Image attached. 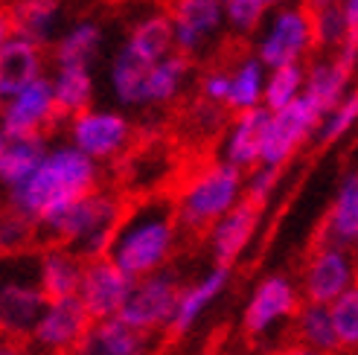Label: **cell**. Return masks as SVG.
<instances>
[{"instance_id":"1","label":"cell","mask_w":358,"mask_h":355,"mask_svg":"<svg viewBox=\"0 0 358 355\" xmlns=\"http://www.w3.org/2000/svg\"><path fill=\"white\" fill-rule=\"evenodd\" d=\"M102 187V166L70 146L64 137L50 143V152L29 175V181L6 192V210L29 219L35 227H44L59 219L87 192Z\"/></svg>"},{"instance_id":"2","label":"cell","mask_w":358,"mask_h":355,"mask_svg":"<svg viewBox=\"0 0 358 355\" xmlns=\"http://www.w3.org/2000/svg\"><path fill=\"white\" fill-rule=\"evenodd\" d=\"M181 219H178L172 192H149L129 201V210L117 227L108 256L131 280L166 271L181 242Z\"/></svg>"},{"instance_id":"3","label":"cell","mask_w":358,"mask_h":355,"mask_svg":"<svg viewBox=\"0 0 358 355\" xmlns=\"http://www.w3.org/2000/svg\"><path fill=\"white\" fill-rule=\"evenodd\" d=\"M129 210V198L111 187H99L67 207L59 219H52L38 230V242L44 245H64L85 262L108 256L117 227Z\"/></svg>"},{"instance_id":"4","label":"cell","mask_w":358,"mask_h":355,"mask_svg":"<svg viewBox=\"0 0 358 355\" xmlns=\"http://www.w3.org/2000/svg\"><path fill=\"white\" fill-rule=\"evenodd\" d=\"M172 198L184 233H207L219 219L245 201V172L213 157L181 178Z\"/></svg>"},{"instance_id":"5","label":"cell","mask_w":358,"mask_h":355,"mask_svg":"<svg viewBox=\"0 0 358 355\" xmlns=\"http://www.w3.org/2000/svg\"><path fill=\"white\" fill-rule=\"evenodd\" d=\"M317 52L315 38V21L312 12L294 0L268 12L262 29L254 38V56L268 67H292V64H309Z\"/></svg>"},{"instance_id":"6","label":"cell","mask_w":358,"mask_h":355,"mask_svg":"<svg viewBox=\"0 0 358 355\" xmlns=\"http://www.w3.org/2000/svg\"><path fill=\"white\" fill-rule=\"evenodd\" d=\"M303 309V294L297 277L292 274H265L250 289L242 309V332L248 341H271L285 326L292 329L297 312Z\"/></svg>"},{"instance_id":"7","label":"cell","mask_w":358,"mask_h":355,"mask_svg":"<svg viewBox=\"0 0 358 355\" xmlns=\"http://www.w3.org/2000/svg\"><path fill=\"white\" fill-rule=\"evenodd\" d=\"M62 131L70 146H76L99 166L125 157L137 140V126L129 114L117 108H99V105L70 117Z\"/></svg>"},{"instance_id":"8","label":"cell","mask_w":358,"mask_h":355,"mask_svg":"<svg viewBox=\"0 0 358 355\" xmlns=\"http://www.w3.org/2000/svg\"><path fill=\"white\" fill-rule=\"evenodd\" d=\"M358 282V256L350 247L315 242L297 271L303 303L332 306Z\"/></svg>"},{"instance_id":"9","label":"cell","mask_w":358,"mask_h":355,"mask_svg":"<svg viewBox=\"0 0 358 355\" xmlns=\"http://www.w3.org/2000/svg\"><path fill=\"white\" fill-rule=\"evenodd\" d=\"M181 280H178L175 271H157L152 277L134 280V289L129 303L122 309V321L146 332V335H160L169 332L175 312H178V300H181Z\"/></svg>"},{"instance_id":"10","label":"cell","mask_w":358,"mask_h":355,"mask_svg":"<svg viewBox=\"0 0 358 355\" xmlns=\"http://www.w3.org/2000/svg\"><path fill=\"white\" fill-rule=\"evenodd\" d=\"M320 122H324V111L306 96L289 105V108L271 114L265 143H262V164L274 169H285V164H292L303 146L317 140Z\"/></svg>"},{"instance_id":"11","label":"cell","mask_w":358,"mask_h":355,"mask_svg":"<svg viewBox=\"0 0 358 355\" xmlns=\"http://www.w3.org/2000/svg\"><path fill=\"white\" fill-rule=\"evenodd\" d=\"M64 126V117L59 111L52 79L44 76L35 85L24 87L21 94L3 102L0 114V137H29V134H52Z\"/></svg>"},{"instance_id":"12","label":"cell","mask_w":358,"mask_h":355,"mask_svg":"<svg viewBox=\"0 0 358 355\" xmlns=\"http://www.w3.org/2000/svg\"><path fill=\"white\" fill-rule=\"evenodd\" d=\"M91 326L94 321L79 303V297L50 300L27 344L38 355H73Z\"/></svg>"},{"instance_id":"13","label":"cell","mask_w":358,"mask_h":355,"mask_svg":"<svg viewBox=\"0 0 358 355\" xmlns=\"http://www.w3.org/2000/svg\"><path fill=\"white\" fill-rule=\"evenodd\" d=\"M134 280L125 274L111 256H99L85 262L82 286H79V303L91 314V321H111L120 317L125 303L131 297Z\"/></svg>"},{"instance_id":"14","label":"cell","mask_w":358,"mask_h":355,"mask_svg":"<svg viewBox=\"0 0 358 355\" xmlns=\"http://www.w3.org/2000/svg\"><path fill=\"white\" fill-rule=\"evenodd\" d=\"M47 303L50 300L35 277V259L27 274H6L3 289H0V329H3L6 341H29Z\"/></svg>"},{"instance_id":"15","label":"cell","mask_w":358,"mask_h":355,"mask_svg":"<svg viewBox=\"0 0 358 355\" xmlns=\"http://www.w3.org/2000/svg\"><path fill=\"white\" fill-rule=\"evenodd\" d=\"M166 12L175 27V52L195 59L224 29L222 0H169Z\"/></svg>"},{"instance_id":"16","label":"cell","mask_w":358,"mask_h":355,"mask_svg":"<svg viewBox=\"0 0 358 355\" xmlns=\"http://www.w3.org/2000/svg\"><path fill=\"white\" fill-rule=\"evenodd\" d=\"M271 122V111L254 108L242 114H230L224 131L216 140V157L230 166H236L239 172H250L262 164V143L265 131Z\"/></svg>"},{"instance_id":"17","label":"cell","mask_w":358,"mask_h":355,"mask_svg":"<svg viewBox=\"0 0 358 355\" xmlns=\"http://www.w3.org/2000/svg\"><path fill=\"white\" fill-rule=\"evenodd\" d=\"M262 222V210L254 207L250 201H242L239 207H234L224 219H219L213 224L204 239H207V254L213 259V265H222L230 268L236 259H242V254L254 242L257 230Z\"/></svg>"},{"instance_id":"18","label":"cell","mask_w":358,"mask_h":355,"mask_svg":"<svg viewBox=\"0 0 358 355\" xmlns=\"http://www.w3.org/2000/svg\"><path fill=\"white\" fill-rule=\"evenodd\" d=\"M62 17V0H6L3 35H15L35 47L56 44V29Z\"/></svg>"},{"instance_id":"19","label":"cell","mask_w":358,"mask_h":355,"mask_svg":"<svg viewBox=\"0 0 358 355\" xmlns=\"http://www.w3.org/2000/svg\"><path fill=\"white\" fill-rule=\"evenodd\" d=\"M44 47H35L24 38H15V35H3L0 38V96H3V102L44 79Z\"/></svg>"},{"instance_id":"20","label":"cell","mask_w":358,"mask_h":355,"mask_svg":"<svg viewBox=\"0 0 358 355\" xmlns=\"http://www.w3.org/2000/svg\"><path fill=\"white\" fill-rule=\"evenodd\" d=\"M315 242H327V245L355 251V245H358V169H347L341 175Z\"/></svg>"},{"instance_id":"21","label":"cell","mask_w":358,"mask_h":355,"mask_svg":"<svg viewBox=\"0 0 358 355\" xmlns=\"http://www.w3.org/2000/svg\"><path fill=\"white\" fill-rule=\"evenodd\" d=\"M85 274V259L64 245H44L35 254V277L47 300L76 297Z\"/></svg>"},{"instance_id":"22","label":"cell","mask_w":358,"mask_h":355,"mask_svg":"<svg viewBox=\"0 0 358 355\" xmlns=\"http://www.w3.org/2000/svg\"><path fill=\"white\" fill-rule=\"evenodd\" d=\"M355 70L344 64L335 52H317L306 64V99H312L324 117L352 94Z\"/></svg>"},{"instance_id":"23","label":"cell","mask_w":358,"mask_h":355,"mask_svg":"<svg viewBox=\"0 0 358 355\" xmlns=\"http://www.w3.org/2000/svg\"><path fill=\"white\" fill-rule=\"evenodd\" d=\"M149 73H152V64L146 59H140L129 44H122L111 56L108 87L114 102L122 111L149 108Z\"/></svg>"},{"instance_id":"24","label":"cell","mask_w":358,"mask_h":355,"mask_svg":"<svg viewBox=\"0 0 358 355\" xmlns=\"http://www.w3.org/2000/svg\"><path fill=\"white\" fill-rule=\"evenodd\" d=\"M155 335L129 326L122 317L96 321L73 355H152Z\"/></svg>"},{"instance_id":"25","label":"cell","mask_w":358,"mask_h":355,"mask_svg":"<svg viewBox=\"0 0 358 355\" xmlns=\"http://www.w3.org/2000/svg\"><path fill=\"white\" fill-rule=\"evenodd\" d=\"M227 282H230V268H222V265H213L210 271L187 282L181 289V300H178V312L169 335H187L204 317V312L224 294Z\"/></svg>"},{"instance_id":"26","label":"cell","mask_w":358,"mask_h":355,"mask_svg":"<svg viewBox=\"0 0 358 355\" xmlns=\"http://www.w3.org/2000/svg\"><path fill=\"white\" fill-rule=\"evenodd\" d=\"M47 152H50L47 134L0 137V181H3L6 192L29 181V175L38 169Z\"/></svg>"},{"instance_id":"27","label":"cell","mask_w":358,"mask_h":355,"mask_svg":"<svg viewBox=\"0 0 358 355\" xmlns=\"http://www.w3.org/2000/svg\"><path fill=\"white\" fill-rule=\"evenodd\" d=\"M125 44H129L140 59H146L149 64L164 61L166 56L175 52V27L166 9H155L149 15L137 17L131 24L129 35H125Z\"/></svg>"},{"instance_id":"28","label":"cell","mask_w":358,"mask_h":355,"mask_svg":"<svg viewBox=\"0 0 358 355\" xmlns=\"http://www.w3.org/2000/svg\"><path fill=\"white\" fill-rule=\"evenodd\" d=\"M105 32L96 21H79L67 27L50 47L52 67H91L99 59Z\"/></svg>"},{"instance_id":"29","label":"cell","mask_w":358,"mask_h":355,"mask_svg":"<svg viewBox=\"0 0 358 355\" xmlns=\"http://www.w3.org/2000/svg\"><path fill=\"white\" fill-rule=\"evenodd\" d=\"M292 341L309 349H317V352H327V355H344L329 306L303 303V309L297 312L292 324Z\"/></svg>"},{"instance_id":"30","label":"cell","mask_w":358,"mask_h":355,"mask_svg":"<svg viewBox=\"0 0 358 355\" xmlns=\"http://www.w3.org/2000/svg\"><path fill=\"white\" fill-rule=\"evenodd\" d=\"M230 76H234V91H230V114H242V111H254L265 105V82H268V67L248 52L239 56L230 64Z\"/></svg>"},{"instance_id":"31","label":"cell","mask_w":358,"mask_h":355,"mask_svg":"<svg viewBox=\"0 0 358 355\" xmlns=\"http://www.w3.org/2000/svg\"><path fill=\"white\" fill-rule=\"evenodd\" d=\"M52 91H56L59 111L64 122L87 108H94V73L91 67H52Z\"/></svg>"},{"instance_id":"32","label":"cell","mask_w":358,"mask_h":355,"mask_svg":"<svg viewBox=\"0 0 358 355\" xmlns=\"http://www.w3.org/2000/svg\"><path fill=\"white\" fill-rule=\"evenodd\" d=\"M192 76V59L172 52L164 61L152 64L149 73V108H166L175 99H181L184 87Z\"/></svg>"},{"instance_id":"33","label":"cell","mask_w":358,"mask_h":355,"mask_svg":"<svg viewBox=\"0 0 358 355\" xmlns=\"http://www.w3.org/2000/svg\"><path fill=\"white\" fill-rule=\"evenodd\" d=\"M303 96H306V64H292V67L268 70L265 108L271 114L289 108V105H294Z\"/></svg>"},{"instance_id":"34","label":"cell","mask_w":358,"mask_h":355,"mask_svg":"<svg viewBox=\"0 0 358 355\" xmlns=\"http://www.w3.org/2000/svg\"><path fill=\"white\" fill-rule=\"evenodd\" d=\"M224 12V29L234 38H257L268 17V3L265 0H222Z\"/></svg>"},{"instance_id":"35","label":"cell","mask_w":358,"mask_h":355,"mask_svg":"<svg viewBox=\"0 0 358 355\" xmlns=\"http://www.w3.org/2000/svg\"><path fill=\"white\" fill-rule=\"evenodd\" d=\"M332 321H335V332L338 341H341V352L344 355H358V282L329 306Z\"/></svg>"},{"instance_id":"36","label":"cell","mask_w":358,"mask_h":355,"mask_svg":"<svg viewBox=\"0 0 358 355\" xmlns=\"http://www.w3.org/2000/svg\"><path fill=\"white\" fill-rule=\"evenodd\" d=\"M355 129H358V87L324 117V122H320V131H317V143L332 146V143L344 140Z\"/></svg>"},{"instance_id":"37","label":"cell","mask_w":358,"mask_h":355,"mask_svg":"<svg viewBox=\"0 0 358 355\" xmlns=\"http://www.w3.org/2000/svg\"><path fill=\"white\" fill-rule=\"evenodd\" d=\"M32 245H41L38 227H35L29 219L6 210L3 222H0V247H3V254L6 256H24Z\"/></svg>"},{"instance_id":"38","label":"cell","mask_w":358,"mask_h":355,"mask_svg":"<svg viewBox=\"0 0 358 355\" xmlns=\"http://www.w3.org/2000/svg\"><path fill=\"white\" fill-rule=\"evenodd\" d=\"M312 21H315V38H317V52H335L347 38H350V24H347V15L344 6H335V9H324V12H312Z\"/></svg>"},{"instance_id":"39","label":"cell","mask_w":358,"mask_h":355,"mask_svg":"<svg viewBox=\"0 0 358 355\" xmlns=\"http://www.w3.org/2000/svg\"><path fill=\"white\" fill-rule=\"evenodd\" d=\"M280 175H282V169L265 166V164H259L257 169L245 172V201H250L254 207L265 210L268 201L274 198L277 187H280Z\"/></svg>"},{"instance_id":"40","label":"cell","mask_w":358,"mask_h":355,"mask_svg":"<svg viewBox=\"0 0 358 355\" xmlns=\"http://www.w3.org/2000/svg\"><path fill=\"white\" fill-rule=\"evenodd\" d=\"M230 91H234L230 67H210L207 73H201V79H199V99L207 102V105H216V108L227 111Z\"/></svg>"},{"instance_id":"41","label":"cell","mask_w":358,"mask_h":355,"mask_svg":"<svg viewBox=\"0 0 358 355\" xmlns=\"http://www.w3.org/2000/svg\"><path fill=\"white\" fill-rule=\"evenodd\" d=\"M271 355H327V352H317V349H309V347H303V344L289 341V344H280Z\"/></svg>"},{"instance_id":"42","label":"cell","mask_w":358,"mask_h":355,"mask_svg":"<svg viewBox=\"0 0 358 355\" xmlns=\"http://www.w3.org/2000/svg\"><path fill=\"white\" fill-rule=\"evenodd\" d=\"M0 355H38L27 341H6L0 347Z\"/></svg>"},{"instance_id":"43","label":"cell","mask_w":358,"mask_h":355,"mask_svg":"<svg viewBox=\"0 0 358 355\" xmlns=\"http://www.w3.org/2000/svg\"><path fill=\"white\" fill-rule=\"evenodd\" d=\"M309 12H324V9H335V6H344V0H300Z\"/></svg>"},{"instance_id":"44","label":"cell","mask_w":358,"mask_h":355,"mask_svg":"<svg viewBox=\"0 0 358 355\" xmlns=\"http://www.w3.org/2000/svg\"><path fill=\"white\" fill-rule=\"evenodd\" d=\"M344 15L352 32H358V0H344Z\"/></svg>"},{"instance_id":"45","label":"cell","mask_w":358,"mask_h":355,"mask_svg":"<svg viewBox=\"0 0 358 355\" xmlns=\"http://www.w3.org/2000/svg\"><path fill=\"white\" fill-rule=\"evenodd\" d=\"M268 9H277V6H285V3H294V0H265Z\"/></svg>"},{"instance_id":"46","label":"cell","mask_w":358,"mask_h":355,"mask_svg":"<svg viewBox=\"0 0 358 355\" xmlns=\"http://www.w3.org/2000/svg\"><path fill=\"white\" fill-rule=\"evenodd\" d=\"M224 355H242V352H224Z\"/></svg>"},{"instance_id":"47","label":"cell","mask_w":358,"mask_h":355,"mask_svg":"<svg viewBox=\"0 0 358 355\" xmlns=\"http://www.w3.org/2000/svg\"><path fill=\"white\" fill-rule=\"evenodd\" d=\"M352 254H355V256H358V245H355V251H352Z\"/></svg>"}]
</instances>
